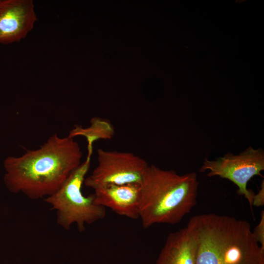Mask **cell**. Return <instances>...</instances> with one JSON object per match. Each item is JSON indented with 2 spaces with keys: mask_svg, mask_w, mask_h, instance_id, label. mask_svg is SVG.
I'll use <instances>...</instances> for the list:
<instances>
[{
  "mask_svg": "<svg viewBox=\"0 0 264 264\" xmlns=\"http://www.w3.org/2000/svg\"><path fill=\"white\" fill-rule=\"evenodd\" d=\"M83 153L77 142L57 133L36 150L3 161V181L12 193L36 200L56 192L81 164Z\"/></svg>",
  "mask_w": 264,
  "mask_h": 264,
  "instance_id": "1",
  "label": "cell"
},
{
  "mask_svg": "<svg viewBox=\"0 0 264 264\" xmlns=\"http://www.w3.org/2000/svg\"><path fill=\"white\" fill-rule=\"evenodd\" d=\"M187 226L196 242V264H264V250L245 220L201 214L191 218Z\"/></svg>",
  "mask_w": 264,
  "mask_h": 264,
  "instance_id": "2",
  "label": "cell"
},
{
  "mask_svg": "<svg viewBox=\"0 0 264 264\" xmlns=\"http://www.w3.org/2000/svg\"><path fill=\"white\" fill-rule=\"evenodd\" d=\"M197 174L148 165L141 183L139 218L143 228L179 222L197 204Z\"/></svg>",
  "mask_w": 264,
  "mask_h": 264,
  "instance_id": "3",
  "label": "cell"
},
{
  "mask_svg": "<svg viewBox=\"0 0 264 264\" xmlns=\"http://www.w3.org/2000/svg\"><path fill=\"white\" fill-rule=\"evenodd\" d=\"M92 153L88 152L86 160L73 171L60 188L44 201L56 212L57 223L69 230L72 224L78 231L85 230L86 224L103 219L106 215L105 207L97 204L93 194L85 196L82 185L90 166Z\"/></svg>",
  "mask_w": 264,
  "mask_h": 264,
  "instance_id": "4",
  "label": "cell"
},
{
  "mask_svg": "<svg viewBox=\"0 0 264 264\" xmlns=\"http://www.w3.org/2000/svg\"><path fill=\"white\" fill-rule=\"evenodd\" d=\"M98 164L84 183L93 190L109 184H141L149 164L133 153L97 150Z\"/></svg>",
  "mask_w": 264,
  "mask_h": 264,
  "instance_id": "5",
  "label": "cell"
},
{
  "mask_svg": "<svg viewBox=\"0 0 264 264\" xmlns=\"http://www.w3.org/2000/svg\"><path fill=\"white\" fill-rule=\"evenodd\" d=\"M264 170V150L250 146L239 154L229 153L215 160L206 158L199 171H208V176H219L231 181L238 186V194L243 195L252 206L255 194L247 189V184L253 176H261Z\"/></svg>",
  "mask_w": 264,
  "mask_h": 264,
  "instance_id": "6",
  "label": "cell"
},
{
  "mask_svg": "<svg viewBox=\"0 0 264 264\" xmlns=\"http://www.w3.org/2000/svg\"><path fill=\"white\" fill-rule=\"evenodd\" d=\"M37 20L32 0H0V44L20 41Z\"/></svg>",
  "mask_w": 264,
  "mask_h": 264,
  "instance_id": "7",
  "label": "cell"
},
{
  "mask_svg": "<svg viewBox=\"0 0 264 264\" xmlns=\"http://www.w3.org/2000/svg\"><path fill=\"white\" fill-rule=\"evenodd\" d=\"M95 202L119 215L139 218L141 184H109L94 190Z\"/></svg>",
  "mask_w": 264,
  "mask_h": 264,
  "instance_id": "8",
  "label": "cell"
},
{
  "mask_svg": "<svg viewBox=\"0 0 264 264\" xmlns=\"http://www.w3.org/2000/svg\"><path fill=\"white\" fill-rule=\"evenodd\" d=\"M197 245L186 226L171 233L155 264H196Z\"/></svg>",
  "mask_w": 264,
  "mask_h": 264,
  "instance_id": "9",
  "label": "cell"
},
{
  "mask_svg": "<svg viewBox=\"0 0 264 264\" xmlns=\"http://www.w3.org/2000/svg\"><path fill=\"white\" fill-rule=\"evenodd\" d=\"M114 133V128L108 120L100 117H93L87 127L76 126L69 132V137L82 136L88 142V151H93V144L99 139H111Z\"/></svg>",
  "mask_w": 264,
  "mask_h": 264,
  "instance_id": "10",
  "label": "cell"
},
{
  "mask_svg": "<svg viewBox=\"0 0 264 264\" xmlns=\"http://www.w3.org/2000/svg\"><path fill=\"white\" fill-rule=\"evenodd\" d=\"M252 234L256 241L260 244L261 248L264 250V212H261L260 223L252 231Z\"/></svg>",
  "mask_w": 264,
  "mask_h": 264,
  "instance_id": "11",
  "label": "cell"
},
{
  "mask_svg": "<svg viewBox=\"0 0 264 264\" xmlns=\"http://www.w3.org/2000/svg\"><path fill=\"white\" fill-rule=\"evenodd\" d=\"M264 204V181H262L261 188L257 194L253 198L252 205L256 207L262 206Z\"/></svg>",
  "mask_w": 264,
  "mask_h": 264,
  "instance_id": "12",
  "label": "cell"
}]
</instances>
